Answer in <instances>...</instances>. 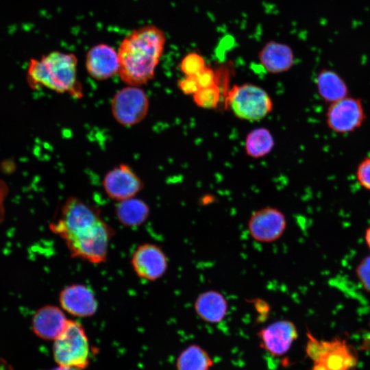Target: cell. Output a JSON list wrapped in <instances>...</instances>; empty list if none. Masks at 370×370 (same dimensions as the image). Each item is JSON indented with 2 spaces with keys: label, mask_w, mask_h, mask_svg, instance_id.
Returning a JSON list of instances; mask_svg holds the SVG:
<instances>
[{
  "label": "cell",
  "mask_w": 370,
  "mask_h": 370,
  "mask_svg": "<svg viewBox=\"0 0 370 370\" xmlns=\"http://www.w3.org/2000/svg\"><path fill=\"white\" fill-rule=\"evenodd\" d=\"M365 238L366 243L370 249V226L365 231Z\"/></svg>",
  "instance_id": "cell-35"
},
{
  "label": "cell",
  "mask_w": 370,
  "mask_h": 370,
  "mask_svg": "<svg viewBox=\"0 0 370 370\" xmlns=\"http://www.w3.org/2000/svg\"><path fill=\"white\" fill-rule=\"evenodd\" d=\"M194 309L197 316L204 321L217 323L225 317L228 311V302L221 292L208 290L196 297Z\"/></svg>",
  "instance_id": "cell-16"
},
{
  "label": "cell",
  "mask_w": 370,
  "mask_h": 370,
  "mask_svg": "<svg viewBox=\"0 0 370 370\" xmlns=\"http://www.w3.org/2000/svg\"><path fill=\"white\" fill-rule=\"evenodd\" d=\"M16 163L12 159L3 160L0 164L1 171L3 173L10 174L16 170Z\"/></svg>",
  "instance_id": "cell-29"
},
{
  "label": "cell",
  "mask_w": 370,
  "mask_h": 370,
  "mask_svg": "<svg viewBox=\"0 0 370 370\" xmlns=\"http://www.w3.org/2000/svg\"><path fill=\"white\" fill-rule=\"evenodd\" d=\"M85 66L93 79L99 81L108 79L119 73L118 51L108 44L95 45L86 53Z\"/></svg>",
  "instance_id": "cell-13"
},
{
  "label": "cell",
  "mask_w": 370,
  "mask_h": 370,
  "mask_svg": "<svg viewBox=\"0 0 370 370\" xmlns=\"http://www.w3.org/2000/svg\"><path fill=\"white\" fill-rule=\"evenodd\" d=\"M274 139L270 131L259 127L251 131L246 136V153L254 158L263 157L269 153L274 146Z\"/></svg>",
  "instance_id": "cell-20"
},
{
  "label": "cell",
  "mask_w": 370,
  "mask_h": 370,
  "mask_svg": "<svg viewBox=\"0 0 370 370\" xmlns=\"http://www.w3.org/2000/svg\"><path fill=\"white\" fill-rule=\"evenodd\" d=\"M225 105L238 118L252 121L263 119L273 109L267 91L252 84L234 85L227 92Z\"/></svg>",
  "instance_id": "cell-4"
},
{
  "label": "cell",
  "mask_w": 370,
  "mask_h": 370,
  "mask_svg": "<svg viewBox=\"0 0 370 370\" xmlns=\"http://www.w3.org/2000/svg\"><path fill=\"white\" fill-rule=\"evenodd\" d=\"M8 193V186L7 184L0 178V214L3 213V201Z\"/></svg>",
  "instance_id": "cell-30"
},
{
  "label": "cell",
  "mask_w": 370,
  "mask_h": 370,
  "mask_svg": "<svg viewBox=\"0 0 370 370\" xmlns=\"http://www.w3.org/2000/svg\"><path fill=\"white\" fill-rule=\"evenodd\" d=\"M102 186L107 196L116 201L134 197L144 188L141 178L126 164H120L108 171Z\"/></svg>",
  "instance_id": "cell-9"
},
{
  "label": "cell",
  "mask_w": 370,
  "mask_h": 370,
  "mask_svg": "<svg viewBox=\"0 0 370 370\" xmlns=\"http://www.w3.org/2000/svg\"><path fill=\"white\" fill-rule=\"evenodd\" d=\"M53 341V355L58 365L81 369L88 366V339L79 322L69 319L62 333Z\"/></svg>",
  "instance_id": "cell-5"
},
{
  "label": "cell",
  "mask_w": 370,
  "mask_h": 370,
  "mask_svg": "<svg viewBox=\"0 0 370 370\" xmlns=\"http://www.w3.org/2000/svg\"><path fill=\"white\" fill-rule=\"evenodd\" d=\"M178 87L184 94L192 95L201 88L195 75H185L179 81Z\"/></svg>",
  "instance_id": "cell-27"
},
{
  "label": "cell",
  "mask_w": 370,
  "mask_h": 370,
  "mask_svg": "<svg viewBox=\"0 0 370 370\" xmlns=\"http://www.w3.org/2000/svg\"><path fill=\"white\" fill-rule=\"evenodd\" d=\"M130 262L138 278L150 282L161 278L169 267L168 258L164 250L151 243L138 245L132 254Z\"/></svg>",
  "instance_id": "cell-8"
},
{
  "label": "cell",
  "mask_w": 370,
  "mask_h": 370,
  "mask_svg": "<svg viewBox=\"0 0 370 370\" xmlns=\"http://www.w3.org/2000/svg\"><path fill=\"white\" fill-rule=\"evenodd\" d=\"M308 341L306 347V352L308 356L312 359L314 362L321 360V341L315 338L312 334L308 330Z\"/></svg>",
  "instance_id": "cell-26"
},
{
  "label": "cell",
  "mask_w": 370,
  "mask_h": 370,
  "mask_svg": "<svg viewBox=\"0 0 370 370\" xmlns=\"http://www.w3.org/2000/svg\"><path fill=\"white\" fill-rule=\"evenodd\" d=\"M214 365L208 352L200 345L192 344L179 354L177 370H210Z\"/></svg>",
  "instance_id": "cell-19"
},
{
  "label": "cell",
  "mask_w": 370,
  "mask_h": 370,
  "mask_svg": "<svg viewBox=\"0 0 370 370\" xmlns=\"http://www.w3.org/2000/svg\"><path fill=\"white\" fill-rule=\"evenodd\" d=\"M50 229L64 241L73 258L95 264L107 260L114 230L95 206L69 197Z\"/></svg>",
  "instance_id": "cell-1"
},
{
  "label": "cell",
  "mask_w": 370,
  "mask_h": 370,
  "mask_svg": "<svg viewBox=\"0 0 370 370\" xmlns=\"http://www.w3.org/2000/svg\"><path fill=\"white\" fill-rule=\"evenodd\" d=\"M316 86L320 97L329 104L349 95L346 82L332 69H323L319 72Z\"/></svg>",
  "instance_id": "cell-17"
},
{
  "label": "cell",
  "mask_w": 370,
  "mask_h": 370,
  "mask_svg": "<svg viewBox=\"0 0 370 370\" xmlns=\"http://www.w3.org/2000/svg\"><path fill=\"white\" fill-rule=\"evenodd\" d=\"M312 370H329V369L323 362L319 361L314 362Z\"/></svg>",
  "instance_id": "cell-32"
},
{
  "label": "cell",
  "mask_w": 370,
  "mask_h": 370,
  "mask_svg": "<svg viewBox=\"0 0 370 370\" xmlns=\"http://www.w3.org/2000/svg\"><path fill=\"white\" fill-rule=\"evenodd\" d=\"M166 42L164 31L154 25H146L130 32L117 50L118 74L122 82L134 86L150 82L155 76Z\"/></svg>",
  "instance_id": "cell-2"
},
{
  "label": "cell",
  "mask_w": 370,
  "mask_h": 370,
  "mask_svg": "<svg viewBox=\"0 0 370 370\" xmlns=\"http://www.w3.org/2000/svg\"><path fill=\"white\" fill-rule=\"evenodd\" d=\"M356 273L362 288L370 293V255L360 260L356 267Z\"/></svg>",
  "instance_id": "cell-24"
},
{
  "label": "cell",
  "mask_w": 370,
  "mask_h": 370,
  "mask_svg": "<svg viewBox=\"0 0 370 370\" xmlns=\"http://www.w3.org/2000/svg\"><path fill=\"white\" fill-rule=\"evenodd\" d=\"M260 347L273 357L286 354L298 336L293 322L288 319L275 321L257 333Z\"/></svg>",
  "instance_id": "cell-10"
},
{
  "label": "cell",
  "mask_w": 370,
  "mask_h": 370,
  "mask_svg": "<svg viewBox=\"0 0 370 370\" xmlns=\"http://www.w3.org/2000/svg\"><path fill=\"white\" fill-rule=\"evenodd\" d=\"M69 319L60 306L45 305L38 308L32 319L34 333L46 341H54L65 329Z\"/></svg>",
  "instance_id": "cell-14"
},
{
  "label": "cell",
  "mask_w": 370,
  "mask_h": 370,
  "mask_svg": "<svg viewBox=\"0 0 370 370\" xmlns=\"http://www.w3.org/2000/svg\"><path fill=\"white\" fill-rule=\"evenodd\" d=\"M111 112L123 126H134L143 121L149 109L147 93L140 86H129L119 89L111 101Z\"/></svg>",
  "instance_id": "cell-6"
},
{
  "label": "cell",
  "mask_w": 370,
  "mask_h": 370,
  "mask_svg": "<svg viewBox=\"0 0 370 370\" xmlns=\"http://www.w3.org/2000/svg\"><path fill=\"white\" fill-rule=\"evenodd\" d=\"M61 308L76 317H90L98 309V301L93 291L86 284L73 283L64 286L58 295Z\"/></svg>",
  "instance_id": "cell-12"
},
{
  "label": "cell",
  "mask_w": 370,
  "mask_h": 370,
  "mask_svg": "<svg viewBox=\"0 0 370 370\" xmlns=\"http://www.w3.org/2000/svg\"><path fill=\"white\" fill-rule=\"evenodd\" d=\"M341 370H347V369H341Z\"/></svg>",
  "instance_id": "cell-36"
},
{
  "label": "cell",
  "mask_w": 370,
  "mask_h": 370,
  "mask_svg": "<svg viewBox=\"0 0 370 370\" xmlns=\"http://www.w3.org/2000/svg\"><path fill=\"white\" fill-rule=\"evenodd\" d=\"M260 64L271 73L288 71L295 63V55L287 44L271 40L262 47L258 54Z\"/></svg>",
  "instance_id": "cell-15"
},
{
  "label": "cell",
  "mask_w": 370,
  "mask_h": 370,
  "mask_svg": "<svg viewBox=\"0 0 370 370\" xmlns=\"http://www.w3.org/2000/svg\"><path fill=\"white\" fill-rule=\"evenodd\" d=\"M193 97L195 104L199 107L206 109L215 108L221 98L220 86L217 83L208 87L201 88Z\"/></svg>",
  "instance_id": "cell-21"
},
{
  "label": "cell",
  "mask_w": 370,
  "mask_h": 370,
  "mask_svg": "<svg viewBox=\"0 0 370 370\" xmlns=\"http://www.w3.org/2000/svg\"><path fill=\"white\" fill-rule=\"evenodd\" d=\"M0 370H12V368L6 361L0 358Z\"/></svg>",
  "instance_id": "cell-33"
},
{
  "label": "cell",
  "mask_w": 370,
  "mask_h": 370,
  "mask_svg": "<svg viewBox=\"0 0 370 370\" xmlns=\"http://www.w3.org/2000/svg\"><path fill=\"white\" fill-rule=\"evenodd\" d=\"M349 350L346 342L337 349L328 353L321 361L323 362L329 370H341L343 369V362Z\"/></svg>",
  "instance_id": "cell-23"
},
{
  "label": "cell",
  "mask_w": 370,
  "mask_h": 370,
  "mask_svg": "<svg viewBox=\"0 0 370 370\" xmlns=\"http://www.w3.org/2000/svg\"><path fill=\"white\" fill-rule=\"evenodd\" d=\"M286 227L284 214L278 208L265 207L249 217L247 228L251 237L260 243H271L279 239Z\"/></svg>",
  "instance_id": "cell-11"
},
{
  "label": "cell",
  "mask_w": 370,
  "mask_h": 370,
  "mask_svg": "<svg viewBox=\"0 0 370 370\" xmlns=\"http://www.w3.org/2000/svg\"><path fill=\"white\" fill-rule=\"evenodd\" d=\"M47 370H82V369L76 368V367H64V366L59 365L57 367H54V368L47 369Z\"/></svg>",
  "instance_id": "cell-34"
},
{
  "label": "cell",
  "mask_w": 370,
  "mask_h": 370,
  "mask_svg": "<svg viewBox=\"0 0 370 370\" xmlns=\"http://www.w3.org/2000/svg\"><path fill=\"white\" fill-rule=\"evenodd\" d=\"M114 213L121 225L134 228L146 222L150 215V208L145 201L134 197L117 201Z\"/></svg>",
  "instance_id": "cell-18"
},
{
  "label": "cell",
  "mask_w": 370,
  "mask_h": 370,
  "mask_svg": "<svg viewBox=\"0 0 370 370\" xmlns=\"http://www.w3.org/2000/svg\"><path fill=\"white\" fill-rule=\"evenodd\" d=\"M357 358L349 352L345 356L343 362V369L349 370L355 367L357 365Z\"/></svg>",
  "instance_id": "cell-31"
},
{
  "label": "cell",
  "mask_w": 370,
  "mask_h": 370,
  "mask_svg": "<svg viewBox=\"0 0 370 370\" xmlns=\"http://www.w3.org/2000/svg\"><path fill=\"white\" fill-rule=\"evenodd\" d=\"M200 88H205L217 83V71L209 66L195 75Z\"/></svg>",
  "instance_id": "cell-28"
},
{
  "label": "cell",
  "mask_w": 370,
  "mask_h": 370,
  "mask_svg": "<svg viewBox=\"0 0 370 370\" xmlns=\"http://www.w3.org/2000/svg\"><path fill=\"white\" fill-rule=\"evenodd\" d=\"M367 114L361 99L347 96L330 103L325 114L328 127L338 134H348L359 129Z\"/></svg>",
  "instance_id": "cell-7"
},
{
  "label": "cell",
  "mask_w": 370,
  "mask_h": 370,
  "mask_svg": "<svg viewBox=\"0 0 370 370\" xmlns=\"http://www.w3.org/2000/svg\"><path fill=\"white\" fill-rule=\"evenodd\" d=\"M356 177L362 188L370 190V157L365 158L360 162L356 170Z\"/></svg>",
  "instance_id": "cell-25"
},
{
  "label": "cell",
  "mask_w": 370,
  "mask_h": 370,
  "mask_svg": "<svg viewBox=\"0 0 370 370\" xmlns=\"http://www.w3.org/2000/svg\"><path fill=\"white\" fill-rule=\"evenodd\" d=\"M77 58L74 53L53 51L29 61L26 79L33 89L47 88L80 99L83 87L77 79Z\"/></svg>",
  "instance_id": "cell-3"
},
{
  "label": "cell",
  "mask_w": 370,
  "mask_h": 370,
  "mask_svg": "<svg viewBox=\"0 0 370 370\" xmlns=\"http://www.w3.org/2000/svg\"><path fill=\"white\" fill-rule=\"evenodd\" d=\"M207 66L205 58L196 51H191L182 59L180 69L184 75H197Z\"/></svg>",
  "instance_id": "cell-22"
}]
</instances>
